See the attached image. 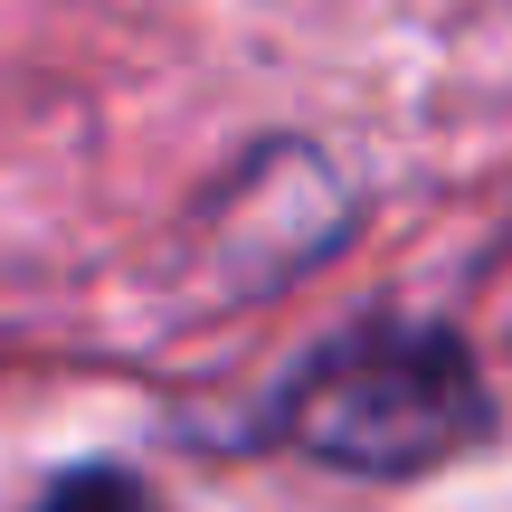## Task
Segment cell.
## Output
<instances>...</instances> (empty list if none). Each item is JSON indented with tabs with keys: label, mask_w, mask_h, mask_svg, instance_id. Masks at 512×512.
Returning <instances> with one entry per match:
<instances>
[{
	"label": "cell",
	"mask_w": 512,
	"mask_h": 512,
	"mask_svg": "<svg viewBox=\"0 0 512 512\" xmlns=\"http://www.w3.org/2000/svg\"><path fill=\"white\" fill-rule=\"evenodd\" d=\"M503 427L484 351L437 313H351L313 351H294L266 408L247 418V446L323 465L351 484H427L446 465L484 456Z\"/></svg>",
	"instance_id": "1"
},
{
	"label": "cell",
	"mask_w": 512,
	"mask_h": 512,
	"mask_svg": "<svg viewBox=\"0 0 512 512\" xmlns=\"http://www.w3.org/2000/svg\"><path fill=\"white\" fill-rule=\"evenodd\" d=\"M19 512H171V503H162V484H152L143 465L86 456V465H67V475H48Z\"/></svg>",
	"instance_id": "2"
}]
</instances>
